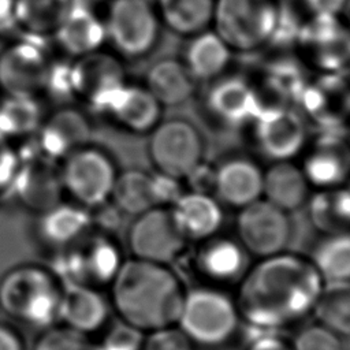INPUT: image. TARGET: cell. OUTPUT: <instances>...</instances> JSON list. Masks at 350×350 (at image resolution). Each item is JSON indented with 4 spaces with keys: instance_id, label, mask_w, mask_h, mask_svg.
I'll return each instance as SVG.
<instances>
[{
    "instance_id": "d6986e66",
    "label": "cell",
    "mask_w": 350,
    "mask_h": 350,
    "mask_svg": "<svg viewBox=\"0 0 350 350\" xmlns=\"http://www.w3.org/2000/svg\"><path fill=\"white\" fill-rule=\"evenodd\" d=\"M335 129H324L302 167L308 183L323 190L338 187L350 176V141Z\"/></svg>"
},
{
    "instance_id": "c3c4849f",
    "label": "cell",
    "mask_w": 350,
    "mask_h": 350,
    "mask_svg": "<svg viewBox=\"0 0 350 350\" xmlns=\"http://www.w3.org/2000/svg\"><path fill=\"white\" fill-rule=\"evenodd\" d=\"M15 0H0V26L11 22Z\"/></svg>"
},
{
    "instance_id": "83f0119b",
    "label": "cell",
    "mask_w": 350,
    "mask_h": 350,
    "mask_svg": "<svg viewBox=\"0 0 350 350\" xmlns=\"http://www.w3.org/2000/svg\"><path fill=\"white\" fill-rule=\"evenodd\" d=\"M309 186L302 168L290 160L273 161L262 174V196L284 212L295 211L306 202Z\"/></svg>"
},
{
    "instance_id": "5b68a950",
    "label": "cell",
    "mask_w": 350,
    "mask_h": 350,
    "mask_svg": "<svg viewBox=\"0 0 350 350\" xmlns=\"http://www.w3.org/2000/svg\"><path fill=\"white\" fill-rule=\"evenodd\" d=\"M105 44L122 60H139L156 48L161 21L152 0H109L103 18Z\"/></svg>"
},
{
    "instance_id": "60d3db41",
    "label": "cell",
    "mask_w": 350,
    "mask_h": 350,
    "mask_svg": "<svg viewBox=\"0 0 350 350\" xmlns=\"http://www.w3.org/2000/svg\"><path fill=\"white\" fill-rule=\"evenodd\" d=\"M21 164V150L15 142L0 135V196L11 190Z\"/></svg>"
},
{
    "instance_id": "8fae6325",
    "label": "cell",
    "mask_w": 350,
    "mask_h": 350,
    "mask_svg": "<svg viewBox=\"0 0 350 350\" xmlns=\"http://www.w3.org/2000/svg\"><path fill=\"white\" fill-rule=\"evenodd\" d=\"M71 245L74 247L62 256L60 264L66 284H111L123 262L116 245L104 232H86Z\"/></svg>"
},
{
    "instance_id": "b9f144b4",
    "label": "cell",
    "mask_w": 350,
    "mask_h": 350,
    "mask_svg": "<svg viewBox=\"0 0 350 350\" xmlns=\"http://www.w3.org/2000/svg\"><path fill=\"white\" fill-rule=\"evenodd\" d=\"M153 194L157 206L172 205L182 194L179 179L164 174H153Z\"/></svg>"
},
{
    "instance_id": "4dcf8cb0",
    "label": "cell",
    "mask_w": 350,
    "mask_h": 350,
    "mask_svg": "<svg viewBox=\"0 0 350 350\" xmlns=\"http://www.w3.org/2000/svg\"><path fill=\"white\" fill-rule=\"evenodd\" d=\"M161 23L172 33L191 37L212 25L215 0H152Z\"/></svg>"
},
{
    "instance_id": "f907efd6",
    "label": "cell",
    "mask_w": 350,
    "mask_h": 350,
    "mask_svg": "<svg viewBox=\"0 0 350 350\" xmlns=\"http://www.w3.org/2000/svg\"><path fill=\"white\" fill-rule=\"evenodd\" d=\"M349 141H350V127H349Z\"/></svg>"
},
{
    "instance_id": "bcb514c9",
    "label": "cell",
    "mask_w": 350,
    "mask_h": 350,
    "mask_svg": "<svg viewBox=\"0 0 350 350\" xmlns=\"http://www.w3.org/2000/svg\"><path fill=\"white\" fill-rule=\"evenodd\" d=\"M347 0H305L306 8L312 12V15H331L338 16Z\"/></svg>"
},
{
    "instance_id": "f6af8a7d",
    "label": "cell",
    "mask_w": 350,
    "mask_h": 350,
    "mask_svg": "<svg viewBox=\"0 0 350 350\" xmlns=\"http://www.w3.org/2000/svg\"><path fill=\"white\" fill-rule=\"evenodd\" d=\"M185 179L190 182L191 191L209 193L213 191V180H215V170L206 167L201 163L194 171H191ZM211 194V193H209Z\"/></svg>"
},
{
    "instance_id": "2e32d148",
    "label": "cell",
    "mask_w": 350,
    "mask_h": 350,
    "mask_svg": "<svg viewBox=\"0 0 350 350\" xmlns=\"http://www.w3.org/2000/svg\"><path fill=\"white\" fill-rule=\"evenodd\" d=\"M11 190L18 201L33 212L51 209L64 197L59 161L42 154L37 148L21 152V164Z\"/></svg>"
},
{
    "instance_id": "ba28073f",
    "label": "cell",
    "mask_w": 350,
    "mask_h": 350,
    "mask_svg": "<svg viewBox=\"0 0 350 350\" xmlns=\"http://www.w3.org/2000/svg\"><path fill=\"white\" fill-rule=\"evenodd\" d=\"M64 90L79 103L103 112L118 90L127 83L123 60L104 48L71 59L63 72Z\"/></svg>"
},
{
    "instance_id": "3957f363",
    "label": "cell",
    "mask_w": 350,
    "mask_h": 350,
    "mask_svg": "<svg viewBox=\"0 0 350 350\" xmlns=\"http://www.w3.org/2000/svg\"><path fill=\"white\" fill-rule=\"evenodd\" d=\"M53 271L34 264L10 269L0 280V308L16 321L48 328L59 319L63 286Z\"/></svg>"
},
{
    "instance_id": "836d02e7",
    "label": "cell",
    "mask_w": 350,
    "mask_h": 350,
    "mask_svg": "<svg viewBox=\"0 0 350 350\" xmlns=\"http://www.w3.org/2000/svg\"><path fill=\"white\" fill-rule=\"evenodd\" d=\"M312 313L336 335L350 336V280L324 282Z\"/></svg>"
},
{
    "instance_id": "e575fe53",
    "label": "cell",
    "mask_w": 350,
    "mask_h": 350,
    "mask_svg": "<svg viewBox=\"0 0 350 350\" xmlns=\"http://www.w3.org/2000/svg\"><path fill=\"white\" fill-rule=\"evenodd\" d=\"M310 260L324 282L350 280V230L327 234Z\"/></svg>"
},
{
    "instance_id": "4fadbf2b",
    "label": "cell",
    "mask_w": 350,
    "mask_h": 350,
    "mask_svg": "<svg viewBox=\"0 0 350 350\" xmlns=\"http://www.w3.org/2000/svg\"><path fill=\"white\" fill-rule=\"evenodd\" d=\"M237 231L243 249L264 258L284 252L291 237V223L287 212L260 198L241 208Z\"/></svg>"
},
{
    "instance_id": "ee69618b",
    "label": "cell",
    "mask_w": 350,
    "mask_h": 350,
    "mask_svg": "<svg viewBox=\"0 0 350 350\" xmlns=\"http://www.w3.org/2000/svg\"><path fill=\"white\" fill-rule=\"evenodd\" d=\"M257 334L250 339L246 350H294L293 345L276 335V332H262Z\"/></svg>"
},
{
    "instance_id": "ab89813d",
    "label": "cell",
    "mask_w": 350,
    "mask_h": 350,
    "mask_svg": "<svg viewBox=\"0 0 350 350\" xmlns=\"http://www.w3.org/2000/svg\"><path fill=\"white\" fill-rule=\"evenodd\" d=\"M144 332L124 321L109 328L101 347L104 350H141Z\"/></svg>"
},
{
    "instance_id": "44dd1931",
    "label": "cell",
    "mask_w": 350,
    "mask_h": 350,
    "mask_svg": "<svg viewBox=\"0 0 350 350\" xmlns=\"http://www.w3.org/2000/svg\"><path fill=\"white\" fill-rule=\"evenodd\" d=\"M262 174L252 159H226L215 168L213 193L220 202L241 209L262 197Z\"/></svg>"
},
{
    "instance_id": "277c9868",
    "label": "cell",
    "mask_w": 350,
    "mask_h": 350,
    "mask_svg": "<svg viewBox=\"0 0 350 350\" xmlns=\"http://www.w3.org/2000/svg\"><path fill=\"white\" fill-rule=\"evenodd\" d=\"M280 4L276 0H215V33L237 52H254L271 45Z\"/></svg>"
},
{
    "instance_id": "6da1fadb",
    "label": "cell",
    "mask_w": 350,
    "mask_h": 350,
    "mask_svg": "<svg viewBox=\"0 0 350 350\" xmlns=\"http://www.w3.org/2000/svg\"><path fill=\"white\" fill-rule=\"evenodd\" d=\"M323 283L312 260L282 252L245 272L235 305L250 328L276 332L313 312Z\"/></svg>"
},
{
    "instance_id": "484cf974",
    "label": "cell",
    "mask_w": 350,
    "mask_h": 350,
    "mask_svg": "<svg viewBox=\"0 0 350 350\" xmlns=\"http://www.w3.org/2000/svg\"><path fill=\"white\" fill-rule=\"evenodd\" d=\"M196 83L185 63L172 57L154 62L145 74V88L161 107H178L189 101Z\"/></svg>"
},
{
    "instance_id": "9c48e42d",
    "label": "cell",
    "mask_w": 350,
    "mask_h": 350,
    "mask_svg": "<svg viewBox=\"0 0 350 350\" xmlns=\"http://www.w3.org/2000/svg\"><path fill=\"white\" fill-rule=\"evenodd\" d=\"M148 156L156 172L180 180L204 163L205 141L187 119L160 120L149 133Z\"/></svg>"
},
{
    "instance_id": "7402d4cb",
    "label": "cell",
    "mask_w": 350,
    "mask_h": 350,
    "mask_svg": "<svg viewBox=\"0 0 350 350\" xmlns=\"http://www.w3.org/2000/svg\"><path fill=\"white\" fill-rule=\"evenodd\" d=\"M108 316L109 304L96 287L64 284L59 306L63 325L89 336L107 324Z\"/></svg>"
},
{
    "instance_id": "52a82bcc",
    "label": "cell",
    "mask_w": 350,
    "mask_h": 350,
    "mask_svg": "<svg viewBox=\"0 0 350 350\" xmlns=\"http://www.w3.org/2000/svg\"><path fill=\"white\" fill-rule=\"evenodd\" d=\"M239 319L230 297L215 288L200 287L185 294L176 325L193 343L216 346L235 334Z\"/></svg>"
},
{
    "instance_id": "ac0fdd59",
    "label": "cell",
    "mask_w": 350,
    "mask_h": 350,
    "mask_svg": "<svg viewBox=\"0 0 350 350\" xmlns=\"http://www.w3.org/2000/svg\"><path fill=\"white\" fill-rule=\"evenodd\" d=\"M205 107L220 123L239 127L253 122L261 109V98L245 78L227 75L212 81L205 94Z\"/></svg>"
},
{
    "instance_id": "7c38bea8",
    "label": "cell",
    "mask_w": 350,
    "mask_h": 350,
    "mask_svg": "<svg viewBox=\"0 0 350 350\" xmlns=\"http://www.w3.org/2000/svg\"><path fill=\"white\" fill-rule=\"evenodd\" d=\"M253 124L256 145L272 163L291 160L305 146V119L288 105H262Z\"/></svg>"
},
{
    "instance_id": "cb8c5ba5",
    "label": "cell",
    "mask_w": 350,
    "mask_h": 350,
    "mask_svg": "<svg viewBox=\"0 0 350 350\" xmlns=\"http://www.w3.org/2000/svg\"><path fill=\"white\" fill-rule=\"evenodd\" d=\"M170 209L186 239H208L223 223L220 202L209 193H182Z\"/></svg>"
},
{
    "instance_id": "7bdbcfd3",
    "label": "cell",
    "mask_w": 350,
    "mask_h": 350,
    "mask_svg": "<svg viewBox=\"0 0 350 350\" xmlns=\"http://www.w3.org/2000/svg\"><path fill=\"white\" fill-rule=\"evenodd\" d=\"M332 204L342 228L350 230V182L331 189Z\"/></svg>"
},
{
    "instance_id": "f1b7e54d",
    "label": "cell",
    "mask_w": 350,
    "mask_h": 350,
    "mask_svg": "<svg viewBox=\"0 0 350 350\" xmlns=\"http://www.w3.org/2000/svg\"><path fill=\"white\" fill-rule=\"evenodd\" d=\"M198 254L200 271L213 282L231 283L242 279L246 271V250L228 238H208Z\"/></svg>"
},
{
    "instance_id": "d6a6232c",
    "label": "cell",
    "mask_w": 350,
    "mask_h": 350,
    "mask_svg": "<svg viewBox=\"0 0 350 350\" xmlns=\"http://www.w3.org/2000/svg\"><path fill=\"white\" fill-rule=\"evenodd\" d=\"M109 201L122 215L130 216H138L157 206L153 194V174L138 168L119 171Z\"/></svg>"
},
{
    "instance_id": "603a6c76",
    "label": "cell",
    "mask_w": 350,
    "mask_h": 350,
    "mask_svg": "<svg viewBox=\"0 0 350 350\" xmlns=\"http://www.w3.org/2000/svg\"><path fill=\"white\" fill-rule=\"evenodd\" d=\"M53 40L63 55L70 59L92 53L105 45L104 21L92 8L77 3Z\"/></svg>"
},
{
    "instance_id": "e0dca14e",
    "label": "cell",
    "mask_w": 350,
    "mask_h": 350,
    "mask_svg": "<svg viewBox=\"0 0 350 350\" xmlns=\"http://www.w3.org/2000/svg\"><path fill=\"white\" fill-rule=\"evenodd\" d=\"M93 124L88 113L71 104L46 112L34 141L36 148L52 160L60 161L74 150L93 142Z\"/></svg>"
},
{
    "instance_id": "1f68e13d",
    "label": "cell",
    "mask_w": 350,
    "mask_h": 350,
    "mask_svg": "<svg viewBox=\"0 0 350 350\" xmlns=\"http://www.w3.org/2000/svg\"><path fill=\"white\" fill-rule=\"evenodd\" d=\"M40 232L53 245L70 246L92 228L90 211L63 201L40 213Z\"/></svg>"
},
{
    "instance_id": "5bb4252c",
    "label": "cell",
    "mask_w": 350,
    "mask_h": 350,
    "mask_svg": "<svg viewBox=\"0 0 350 350\" xmlns=\"http://www.w3.org/2000/svg\"><path fill=\"white\" fill-rule=\"evenodd\" d=\"M127 241L135 258L168 264L183 250L186 238L170 208L153 206L135 216L129 228Z\"/></svg>"
},
{
    "instance_id": "681fc988",
    "label": "cell",
    "mask_w": 350,
    "mask_h": 350,
    "mask_svg": "<svg viewBox=\"0 0 350 350\" xmlns=\"http://www.w3.org/2000/svg\"><path fill=\"white\" fill-rule=\"evenodd\" d=\"M342 12L346 15L347 26H349V29H350V0H347V3H346V5H345V8H343Z\"/></svg>"
},
{
    "instance_id": "8d00e7d4",
    "label": "cell",
    "mask_w": 350,
    "mask_h": 350,
    "mask_svg": "<svg viewBox=\"0 0 350 350\" xmlns=\"http://www.w3.org/2000/svg\"><path fill=\"white\" fill-rule=\"evenodd\" d=\"M309 215L314 227L325 234L345 231L334 209L331 189H324L310 198Z\"/></svg>"
},
{
    "instance_id": "8992f818",
    "label": "cell",
    "mask_w": 350,
    "mask_h": 350,
    "mask_svg": "<svg viewBox=\"0 0 350 350\" xmlns=\"http://www.w3.org/2000/svg\"><path fill=\"white\" fill-rule=\"evenodd\" d=\"M59 170L64 196L89 211L111 200L119 174L113 156L94 142L60 160Z\"/></svg>"
},
{
    "instance_id": "7dc6e473",
    "label": "cell",
    "mask_w": 350,
    "mask_h": 350,
    "mask_svg": "<svg viewBox=\"0 0 350 350\" xmlns=\"http://www.w3.org/2000/svg\"><path fill=\"white\" fill-rule=\"evenodd\" d=\"M0 350H25L21 335L10 325L0 323Z\"/></svg>"
},
{
    "instance_id": "30bf717a",
    "label": "cell",
    "mask_w": 350,
    "mask_h": 350,
    "mask_svg": "<svg viewBox=\"0 0 350 350\" xmlns=\"http://www.w3.org/2000/svg\"><path fill=\"white\" fill-rule=\"evenodd\" d=\"M56 64L38 40L7 42L0 49L1 96L41 97L51 89Z\"/></svg>"
},
{
    "instance_id": "ffe728a7",
    "label": "cell",
    "mask_w": 350,
    "mask_h": 350,
    "mask_svg": "<svg viewBox=\"0 0 350 350\" xmlns=\"http://www.w3.org/2000/svg\"><path fill=\"white\" fill-rule=\"evenodd\" d=\"M120 130L141 135L149 134L161 120V105L145 85L124 83L103 109Z\"/></svg>"
},
{
    "instance_id": "74e56055",
    "label": "cell",
    "mask_w": 350,
    "mask_h": 350,
    "mask_svg": "<svg viewBox=\"0 0 350 350\" xmlns=\"http://www.w3.org/2000/svg\"><path fill=\"white\" fill-rule=\"evenodd\" d=\"M294 350H343L339 335L321 324L304 328L293 343Z\"/></svg>"
},
{
    "instance_id": "7a4b0ae2",
    "label": "cell",
    "mask_w": 350,
    "mask_h": 350,
    "mask_svg": "<svg viewBox=\"0 0 350 350\" xmlns=\"http://www.w3.org/2000/svg\"><path fill=\"white\" fill-rule=\"evenodd\" d=\"M186 291L165 265L133 257L111 282V304L122 321L150 332L176 325Z\"/></svg>"
},
{
    "instance_id": "4316f807",
    "label": "cell",
    "mask_w": 350,
    "mask_h": 350,
    "mask_svg": "<svg viewBox=\"0 0 350 350\" xmlns=\"http://www.w3.org/2000/svg\"><path fill=\"white\" fill-rule=\"evenodd\" d=\"M231 52L215 30L206 29L190 37L185 48L183 63L196 82H211L226 71Z\"/></svg>"
},
{
    "instance_id": "d590c367",
    "label": "cell",
    "mask_w": 350,
    "mask_h": 350,
    "mask_svg": "<svg viewBox=\"0 0 350 350\" xmlns=\"http://www.w3.org/2000/svg\"><path fill=\"white\" fill-rule=\"evenodd\" d=\"M33 350H104L93 343L88 335L66 325L48 327L34 345Z\"/></svg>"
},
{
    "instance_id": "d4e9b609",
    "label": "cell",
    "mask_w": 350,
    "mask_h": 350,
    "mask_svg": "<svg viewBox=\"0 0 350 350\" xmlns=\"http://www.w3.org/2000/svg\"><path fill=\"white\" fill-rule=\"evenodd\" d=\"M77 0H15L11 22L29 38H53Z\"/></svg>"
},
{
    "instance_id": "f35d334b",
    "label": "cell",
    "mask_w": 350,
    "mask_h": 350,
    "mask_svg": "<svg viewBox=\"0 0 350 350\" xmlns=\"http://www.w3.org/2000/svg\"><path fill=\"white\" fill-rule=\"evenodd\" d=\"M141 350H193V342L178 325L149 332Z\"/></svg>"
},
{
    "instance_id": "9a60e30c",
    "label": "cell",
    "mask_w": 350,
    "mask_h": 350,
    "mask_svg": "<svg viewBox=\"0 0 350 350\" xmlns=\"http://www.w3.org/2000/svg\"><path fill=\"white\" fill-rule=\"evenodd\" d=\"M297 41L325 74H342L350 67V29L338 16L312 15L301 25Z\"/></svg>"
},
{
    "instance_id": "f546056e",
    "label": "cell",
    "mask_w": 350,
    "mask_h": 350,
    "mask_svg": "<svg viewBox=\"0 0 350 350\" xmlns=\"http://www.w3.org/2000/svg\"><path fill=\"white\" fill-rule=\"evenodd\" d=\"M45 115L41 97L1 96L0 135L12 142L34 139Z\"/></svg>"
}]
</instances>
